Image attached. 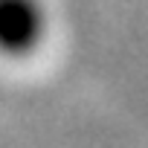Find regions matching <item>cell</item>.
<instances>
[{"label":"cell","instance_id":"obj_1","mask_svg":"<svg viewBox=\"0 0 148 148\" xmlns=\"http://www.w3.org/2000/svg\"><path fill=\"white\" fill-rule=\"evenodd\" d=\"M47 15L41 0H0V49L23 55L44 38Z\"/></svg>","mask_w":148,"mask_h":148}]
</instances>
